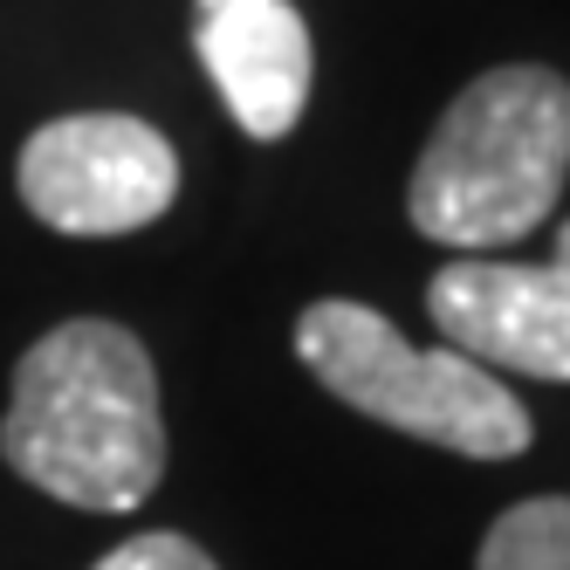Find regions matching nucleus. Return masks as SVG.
<instances>
[{
	"mask_svg": "<svg viewBox=\"0 0 570 570\" xmlns=\"http://www.w3.org/2000/svg\"><path fill=\"white\" fill-rule=\"evenodd\" d=\"M0 454L28 488L69 509H138L166 474V413H158L151 351L104 316L56 323L14 364Z\"/></svg>",
	"mask_w": 570,
	"mask_h": 570,
	"instance_id": "1",
	"label": "nucleus"
},
{
	"mask_svg": "<svg viewBox=\"0 0 570 570\" xmlns=\"http://www.w3.org/2000/svg\"><path fill=\"white\" fill-rule=\"evenodd\" d=\"M570 173V83L557 69H488L433 125L405 214L426 240L488 255L537 234L557 214Z\"/></svg>",
	"mask_w": 570,
	"mask_h": 570,
	"instance_id": "2",
	"label": "nucleus"
},
{
	"mask_svg": "<svg viewBox=\"0 0 570 570\" xmlns=\"http://www.w3.org/2000/svg\"><path fill=\"white\" fill-rule=\"evenodd\" d=\"M296 351L323 379V392H337L351 413L379 420L392 433H413L468 461H509L529 446V413L488 364L446 344L440 351L405 344L364 303H344V296L309 303L296 323Z\"/></svg>",
	"mask_w": 570,
	"mask_h": 570,
	"instance_id": "3",
	"label": "nucleus"
},
{
	"mask_svg": "<svg viewBox=\"0 0 570 570\" xmlns=\"http://www.w3.org/2000/svg\"><path fill=\"white\" fill-rule=\"evenodd\" d=\"M21 199L56 234H138L173 207L179 158L145 117L83 110L21 145Z\"/></svg>",
	"mask_w": 570,
	"mask_h": 570,
	"instance_id": "4",
	"label": "nucleus"
},
{
	"mask_svg": "<svg viewBox=\"0 0 570 570\" xmlns=\"http://www.w3.org/2000/svg\"><path fill=\"white\" fill-rule=\"evenodd\" d=\"M426 309L446 351H461L488 372H522L570 385V268L563 262H488L461 255L433 275Z\"/></svg>",
	"mask_w": 570,
	"mask_h": 570,
	"instance_id": "5",
	"label": "nucleus"
},
{
	"mask_svg": "<svg viewBox=\"0 0 570 570\" xmlns=\"http://www.w3.org/2000/svg\"><path fill=\"white\" fill-rule=\"evenodd\" d=\"M193 49L248 138L268 145V138L296 131V117L309 104L316 49H309V28L289 0H220V8H199Z\"/></svg>",
	"mask_w": 570,
	"mask_h": 570,
	"instance_id": "6",
	"label": "nucleus"
},
{
	"mask_svg": "<svg viewBox=\"0 0 570 570\" xmlns=\"http://www.w3.org/2000/svg\"><path fill=\"white\" fill-rule=\"evenodd\" d=\"M474 570H570V495H529L495 515Z\"/></svg>",
	"mask_w": 570,
	"mask_h": 570,
	"instance_id": "7",
	"label": "nucleus"
},
{
	"mask_svg": "<svg viewBox=\"0 0 570 570\" xmlns=\"http://www.w3.org/2000/svg\"><path fill=\"white\" fill-rule=\"evenodd\" d=\"M90 570H220L193 537H173V529H145V537L117 543L110 557H97Z\"/></svg>",
	"mask_w": 570,
	"mask_h": 570,
	"instance_id": "8",
	"label": "nucleus"
},
{
	"mask_svg": "<svg viewBox=\"0 0 570 570\" xmlns=\"http://www.w3.org/2000/svg\"><path fill=\"white\" fill-rule=\"evenodd\" d=\"M557 262H563V268H570V220H563V227H557Z\"/></svg>",
	"mask_w": 570,
	"mask_h": 570,
	"instance_id": "9",
	"label": "nucleus"
},
{
	"mask_svg": "<svg viewBox=\"0 0 570 570\" xmlns=\"http://www.w3.org/2000/svg\"><path fill=\"white\" fill-rule=\"evenodd\" d=\"M199 8H220V0H199Z\"/></svg>",
	"mask_w": 570,
	"mask_h": 570,
	"instance_id": "10",
	"label": "nucleus"
}]
</instances>
